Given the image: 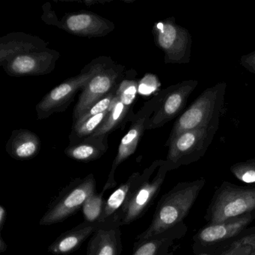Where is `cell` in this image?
I'll return each mask as SVG.
<instances>
[{
    "label": "cell",
    "mask_w": 255,
    "mask_h": 255,
    "mask_svg": "<svg viewBox=\"0 0 255 255\" xmlns=\"http://www.w3.org/2000/svg\"><path fill=\"white\" fill-rule=\"evenodd\" d=\"M205 184L203 177L193 181L180 182L162 195L150 226L136 237L135 243L153 238L183 223Z\"/></svg>",
    "instance_id": "obj_1"
},
{
    "label": "cell",
    "mask_w": 255,
    "mask_h": 255,
    "mask_svg": "<svg viewBox=\"0 0 255 255\" xmlns=\"http://www.w3.org/2000/svg\"><path fill=\"white\" fill-rule=\"evenodd\" d=\"M226 88V83H219L205 89L177 118L165 145L168 147L177 135L185 131L219 125Z\"/></svg>",
    "instance_id": "obj_2"
},
{
    "label": "cell",
    "mask_w": 255,
    "mask_h": 255,
    "mask_svg": "<svg viewBox=\"0 0 255 255\" xmlns=\"http://www.w3.org/2000/svg\"><path fill=\"white\" fill-rule=\"evenodd\" d=\"M115 63L110 57L99 56L86 65L78 75L68 79L50 90L35 107L38 120H44L55 113L65 112L79 91L83 90L94 76Z\"/></svg>",
    "instance_id": "obj_3"
},
{
    "label": "cell",
    "mask_w": 255,
    "mask_h": 255,
    "mask_svg": "<svg viewBox=\"0 0 255 255\" xmlns=\"http://www.w3.org/2000/svg\"><path fill=\"white\" fill-rule=\"evenodd\" d=\"M255 212V186L222 182L213 194L204 219L207 224L231 220Z\"/></svg>",
    "instance_id": "obj_4"
},
{
    "label": "cell",
    "mask_w": 255,
    "mask_h": 255,
    "mask_svg": "<svg viewBox=\"0 0 255 255\" xmlns=\"http://www.w3.org/2000/svg\"><path fill=\"white\" fill-rule=\"evenodd\" d=\"M255 219V212L222 223L207 224L193 236L194 255H219L236 243Z\"/></svg>",
    "instance_id": "obj_5"
},
{
    "label": "cell",
    "mask_w": 255,
    "mask_h": 255,
    "mask_svg": "<svg viewBox=\"0 0 255 255\" xmlns=\"http://www.w3.org/2000/svg\"><path fill=\"white\" fill-rule=\"evenodd\" d=\"M165 160L153 161L143 171L142 180L123 208L118 212L122 226L138 220L148 210L160 192L168 172Z\"/></svg>",
    "instance_id": "obj_6"
},
{
    "label": "cell",
    "mask_w": 255,
    "mask_h": 255,
    "mask_svg": "<svg viewBox=\"0 0 255 255\" xmlns=\"http://www.w3.org/2000/svg\"><path fill=\"white\" fill-rule=\"evenodd\" d=\"M219 125L185 131L168 145L166 162L168 171L198 162L207 153Z\"/></svg>",
    "instance_id": "obj_7"
},
{
    "label": "cell",
    "mask_w": 255,
    "mask_h": 255,
    "mask_svg": "<svg viewBox=\"0 0 255 255\" xmlns=\"http://www.w3.org/2000/svg\"><path fill=\"white\" fill-rule=\"evenodd\" d=\"M97 192L96 180L93 174L77 178L67 186L52 201L40 220L43 226L55 225L66 220L82 209L86 200Z\"/></svg>",
    "instance_id": "obj_8"
},
{
    "label": "cell",
    "mask_w": 255,
    "mask_h": 255,
    "mask_svg": "<svg viewBox=\"0 0 255 255\" xmlns=\"http://www.w3.org/2000/svg\"><path fill=\"white\" fill-rule=\"evenodd\" d=\"M168 91V87L159 91L151 99L144 104L142 108L136 114L132 115L130 119L132 124L129 126L128 133L121 141L117 155L113 161L111 171L109 174L108 180L103 189L102 192L104 193L107 190L114 188L117 184L116 180V171L118 167L135 153L141 136L144 131L147 130V122L162 102Z\"/></svg>",
    "instance_id": "obj_9"
},
{
    "label": "cell",
    "mask_w": 255,
    "mask_h": 255,
    "mask_svg": "<svg viewBox=\"0 0 255 255\" xmlns=\"http://www.w3.org/2000/svg\"><path fill=\"white\" fill-rule=\"evenodd\" d=\"M152 33L156 47L165 54V64L189 63L192 36L188 29L176 23L174 17L155 23Z\"/></svg>",
    "instance_id": "obj_10"
},
{
    "label": "cell",
    "mask_w": 255,
    "mask_h": 255,
    "mask_svg": "<svg viewBox=\"0 0 255 255\" xmlns=\"http://www.w3.org/2000/svg\"><path fill=\"white\" fill-rule=\"evenodd\" d=\"M125 66L116 63L104 68L92 77L82 90L74 107L73 122L77 120L89 107L109 95L124 80Z\"/></svg>",
    "instance_id": "obj_11"
},
{
    "label": "cell",
    "mask_w": 255,
    "mask_h": 255,
    "mask_svg": "<svg viewBox=\"0 0 255 255\" xmlns=\"http://www.w3.org/2000/svg\"><path fill=\"white\" fill-rule=\"evenodd\" d=\"M197 80H185L168 87V91L147 124V130L162 128L180 116L186 108L188 99L198 86Z\"/></svg>",
    "instance_id": "obj_12"
},
{
    "label": "cell",
    "mask_w": 255,
    "mask_h": 255,
    "mask_svg": "<svg viewBox=\"0 0 255 255\" xmlns=\"http://www.w3.org/2000/svg\"><path fill=\"white\" fill-rule=\"evenodd\" d=\"M60 56L57 50L47 48L16 56L2 68L10 77L46 75L54 71Z\"/></svg>",
    "instance_id": "obj_13"
},
{
    "label": "cell",
    "mask_w": 255,
    "mask_h": 255,
    "mask_svg": "<svg viewBox=\"0 0 255 255\" xmlns=\"http://www.w3.org/2000/svg\"><path fill=\"white\" fill-rule=\"evenodd\" d=\"M60 29L72 35L87 38L107 36L116 29L114 23L92 11H77L65 14Z\"/></svg>",
    "instance_id": "obj_14"
},
{
    "label": "cell",
    "mask_w": 255,
    "mask_h": 255,
    "mask_svg": "<svg viewBox=\"0 0 255 255\" xmlns=\"http://www.w3.org/2000/svg\"><path fill=\"white\" fill-rule=\"evenodd\" d=\"M122 219L113 215L94 233L87 246L86 255H122Z\"/></svg>",
    "instance_id": "obj_15"
},
{
    "label": "cell",
    "mask_w": 255,
    "mask_h": 255,
    "mask_svg": "<svg viewBox=\"0 0 255 255\" xmlns=\"http://www.w3.org/2000/svg\"><path fill=\"white\" fill-rule=\"evenodd\" d=\"M49 43L35 35L11 32L0 38V64L2 67L16 56L48 48Z\"/></svg>",
    "instance_id": "obj_16"
},
{
    "label": "cell",
    "mask_w": 255,
    "mask_h": 255,
    "mask_svg": "<svg viewBox=\"0 0 255 255\" xmlns=\"http://www.w3.org/2000/svg\"><path fill=\"white\" fill-rule=\"evenodd\" d=\"M188 231L184 222L153 238L134 243L132 255H173L170 251L176 240L183 238Z\"/></svg>",
    "instance_id": "obj_17"
},
{
    "label": "cell",
    "mask_w": 255,
    "mask_h": 255,
    "mask_svg": "<svg viewBox=\"0 0 255 255\" xmlns=\"http://www.w3.org/2000/svg\"><path fill=\"white\" fill-rule=\"evenodd\" d=\"M103 222H83L69 231L61 234L48 247V252L55 255H67L77 251L86 239L102 225Z\"/></svg>",
    "instance_id": "obj_18"
},
{
    "label": "cell",
    "mask_w": 255,
    "mask_h": 255,
    "mask_svg": "<svg viewBox=\"0 0 255 255\" xmlns=\"http://www.w3.org/2000/svg\"><path fill=\"white\" fill-rule=\"evenodd\" d=\"M41 147V140L37 134L29 129H19L13 131L5 150L13 159L25 161L35 158Z\"/></svg>",
    "instance_id": "obj_19"
},
{
    "label": "cell",
    "mask_w": 255,
    "mask_h": 255,
    "mask_svg": "<svg viewBox=\"0 0 255 255\" xmlns=\"http://www.w3.org/2000/svg\"><path fill=\"white\" fill-rule=\"evenodd\" d=\"M109 135L87 137L74 143H69L65 153L70 159L89 162L102 157L109 149Z\"/></svg>",
    "instance_id": "obj_20"
},
{
    "label": "cell",
    "mask_w": 255,
    "mask_h": 255,
    "mask_svg": "<svg viewBox=\"0 0 255 255\" xmlns=\"http://www.w3.org/2000/svg\"><path fill=\"white\" fill-rule=\"evenodd\" d=\"M142 173L134 172L129 176L126 182L122 183L110 195L108 199L106 200L104 212L100 222H104L123 208L142 180Z\"/></svg>",
    "instance_id": "obj_21"
},
{
    "label": "cell",
    "mask_w": 255,
    "mask_h": 255,
    "mask_svg": "<svg viewBox=\"0 0 255 255\" xmlns=\"http://www.w3.org/2000/svg\"><path fill=\"white\" fill-rule=\"evenodd\" d=\"M109 111L110 113L107 116V120L95 132V133L92 135L93 136L110 135L118 128L122 126L124 124L127 123L128 121H130L131 117L133 115L132 106L124 104L118 95H116V98L113 100Z\"/></svg>",
    "instance_id": "obj_22"
},
{
    "label": "cell",
    "mask_w": 255,
    "mask_h": 255,
    "mask_svg": "<svg viewBox=\"0 0 255 255\" xmlns=\"http://www.w3.org/2000/svg\"><path fill=\"white\" fill-rule=\"evenodd\" d=\"M109 113L110 111L107 110L101 114L91 117L79 125H73L69 136L70 143L76 142L94 135L107 120Z\"/></svg>",
    "instance_id": "obj_23"
},
{
    "label": "cell",
    "mask_w": 255,
    "mask_h": 255,
    "mask_svg": "<svg viewBox=\"0 0 255 255\" xmlns=\"http://www.w3.org/2000/svg\"><path fill=\"white\" fill-rule=\"evenodd\" d=\"M104 195V192H95L86 200L82 207L85 222L91 223L100 222L106 202Z\"/></svg>",
    "instance_id": "obj_24"
},
{
    "label": "cell",
    "mask_w": 255,
    "mask_h": 255,
    "mask_svg": "<svg viewBox=\"0 0 255 255\" xmlns=\"http://www.w3.org/2000/svg\"><path fill=\"white\" fill-rule=\"evenodd\" d=\"M119 86L116 89H115L113 92H110L109 95H106L105 97L101 98L98 102L95 103L91 107H89L77 120L73 122V125H79V124L85 122L87 119H90L91 117H93V116L101 114V113H104V112L109 110L113 100L115 99L116 95H117Z\"/></svg>",
    "instance_id": "obj_25"
},
{
    "label": "cell",
    "mask_w": 255,
    "mask_h": 255,
    "mask_svg": "<svg viewBox=\"0 0 255 255\" xmlns=\"http://www.w3.org/2000/svg\"><path fill=\"white\" fill-rule=\"evenodd\" d=\"M230 171L237 180L255 186V159L237 162L231 165Z\"/></svg>",
    "instance_id": "obj_26"
},
{
    "label": "cell",
    "mask_w": 255,
    "mask_h": 255,
    "mask_svg": "<svg viewBox=\"0 0 255 255\" xmlns=\"http://www.w3.org/2000/svg\"><path fill=\"white\" fill-rule=\"evenodd\" d=\"M138 94V83L134 80H123L118 89L117 95L124 104L133 105Z\"/></svg>",
    "instance_id": "obj_27"
},
{
    "label": "cell",
    "mask_w": 255,
    "mask_h": 255,
    "mask_svg": "<svg viewBox=\"0 0 255 255\" xmlns=\"http://www.w3.org/2000/svg\"><path fill=\"white\" fill-rule=\"evenodd\" d=\"M255 247L251 245L233 244L218 255H252Z\"/></svg>",
    "instance_id": "obj_28"
},
{
    "label": "cell",
    "mask_w": 255,
    "mask_h": 255,
    "mask_svg": "<svg viewBox=\"0 0 255 255\" xmlns=\"http://www.w3.org/2000/svg\"><path fill=\"white\" fill-rule=\"evenodd\" d=\"M43 15L41 16V19L44 23L47 25H53V26H57L60 28L61 21L58 19L56 13L53 11L51 8V5L49 2L44 4L43 6Z\"/></svg>",
    "instance_id": "obj_29"
},
{
    "label": "cell",
    "mask_w": 255,
    "mask_h": 255,
    "mask_svg": "<svg viewBox=\"0 0 255 255\" xmlns=\"http://www.w3.org/2000/svg\"><path fill=\"white\" fill-rule=\"evenodd\" d=\"M234 244L251 245L255 247V226L247 228L242 237Z\"/></svg>",
    "instance_id": "obj_30"
},
{
    "label": "cell",
    "mask_w": 255,
    "mask_h": 255,
    "mask_svg": "<svg viewBox=\"0 0 255 255\" xmlns=\"http://www.w3.org/2000/svg\"><path fill=\"white\" fill-rule=\"evenodd\" d=\"M240 63L243 68L255 74V51L243 55L240 59Z\"/></svg>",
    "instance_id": "obj_31"
},
{
    "label": "cell",
    "mask_w": 255,
    "mask_h": 255,
    "mask_svg": "<svg viewBox=\"0 0 255 255\" xmlns=\"http://www.w3.org/2000/svg\"><path fill=\"white\" fill-rule=\"evenodd\" d=\"M7 219L6 209L2 205H0V232L2 233Z\"/></svg>",
    "instance_id": "obj_32"
},
{
    "label": "cell",
    "mask_w": 255,
    "mask_h": 255,
    "mask_svg": "<svg viewBox=\"0 0 255 255\" xmlns=\"http://www.w3.org/2000/svg\"><path fill=\"white\" fill-rule=\"evenodd\" d=\"M110 0H85V1H79V2L86 4L87 6H93L97 4H106L110 2Z\"/></svg>",
    "instance_id": "obj_33"
},
{
    "label": "cell",
    "mask_w": 255,
    "mask_h": 255,
    "mask_svg": "<svg viewBox=\"0 0 255 255\" xmlns=\"http://www.w3.org/2000/svg\"><path fill=\"white\" fill-rule=\"evenodd\" d=\"M7 248H8V246H7L6 243L4 241L2 234H1L0 235V253L2 254L6 252Z\"/></svg>",
    "instance_id": "obj_34"
},
{
    "label": "cell",
    "mask_w": 255,
    "mask_h": 255,
    "mask_svg": "<svg viewBox=\"0 0 255 255\" xmlns=\"http://www.w3.org/2000/svg\"><path fill=\"white\" fill-rule=\"evenodd\" d=\"M252 255H255V250H254L253 253H252Z\"/></svg>",
    "instance_id": "obj_35"
}]
</instances>
